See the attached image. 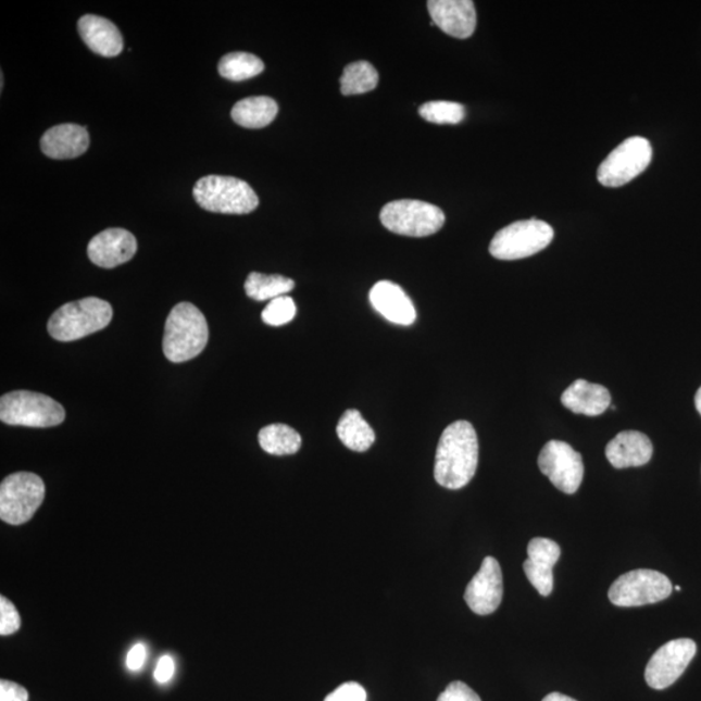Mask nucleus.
Listing matches in <instances>:
<instances>
[{"label": "nucleus", "instance_id": "b1692460", "mask_svg": "<svg viewBox=\"0 0 701 701\" xmlns=\"http://www.w3.org/2000/svg\"><path fill=\"white\" fill-rule=\"evenodd\" d=\"M259 445L270 455H293L302 447V437L289 425L272 424L260 430Z\"/></svg>", "mask_w": 701, "mask_h": 701}, {"label": "nucleus", "instance_id": "5701e85b", "mask_svg": "<svg viewBox=\"0 0 701 701\" xmlns=\"http://www.w3.org/2000/svg\"><path fill=\"white\" fill-rule=\"evenodd\" d=\"M337 434L340 442L347 449L355 452L368 451L374 440H376V434H374L371 425L366 423L362 413L356 410L345 412L342 418L339 420Z\"/></svg>", "mask_w": 701, "mask_h": 701}, {"label": "nucleus", "instance_id": "a211bd4d", "mask_svg": "<svg viewBox=\"0 0 701 701\" xmlns=\"http://www.w3.org/2000/svg\"><path fill=\"white\" fill-rule=\"evenodd\" d=\"M652 455L651 439L646 434L636 430L618 433L605 449L608 462L616 470L643 466L650 463Z\"/></svg>", "mask_w": 701, "mask_h": 701}, {"label": "nucleus", "instance_id": "f03ea898", "mask_svg": "<svg viewBox=\"0 0 701 701\" xmlns=\"http://www.w3.org/2000/svg\"><path fill=\"white\" fill-rule=\"evenodd\" d=\"M209 334L203 313L191 303H179L166 318L164 355L172 363L189 362L203 352Z\"/></svg>", "mask_w": 701, "mask_h": 701}, {"label": "nucleus", "instance_id": "6ab92c4d", "mask_svg": "<svg viewBox=\"0 0 701 701\" xmlns=\"http://www.w3.org/2000/svg\"><path fill=\"white\" fill-rule=\"evenodd\" d=\"M90 146V136L85 126L62 124L47 130L41 139L46 157L57 160L75 159L84 155Z\"/></svg>", "mask_w": 701, "mask_h": 701}, {"label": "nucleus", "instance_id": "a878e982", "mask_svg": "<svg viewBox=\"0 0 701 701\" xmlns=\"http://www.w3.org/2000/svg\"><path fill=\"white\" fill-rule=\"evenodd\" d=\"M265 65L256 55L249 52H231L220 60V76L230 82H245L260 75Z\"/></svg>", "mask_w": 701, "mask_h": 701}, {"label": "nucleus", "instance_id": "4be33fe9", "mask_svg": "<svg viewBox=\"0 0 701 701\" xmlns=\"http://www.w3.org/2000/svg\"><path fill=\"white\" fill-rule=\"evenodd\" d=\"M278 115V104L270 97H251L233 107L234 123L247 129H262Z\"/></svg>", "mask_w": 701, "mask_h": 701}, {"label": "nucleus", "instance_id": "e433bc0d", "mask_svg": "<svg viewBox=\"0 0 701 701\" xmlns=\"http://www.w3.org/2000/svg\"><path fill=\"white\" fill-rule=\"evenodd\" d=\"M696 405H697V410H698V412L700 413V416H701V387L698 390L697 396H696Z\"/></svg>", "mask_w": 701, "mask_h": 701}, {"label": "nucleus", "instance_id": "423d86ee", "mask_svg": "<svg viewBox=\"0 0 701 701\" xmlns=\"http://www.w3.org/2000/svg\"><path fill=\"white\" fill-rule=\"evenodd\" d=\"M379 218L387 230L415 238L429 237L442 229L446 223L439 206L410 199L387 203Z\"/></svg>", "mask_w": 701, "mask_h": 701}, {"label": "nucleus", "instance_id": "39448f33", "mask_svg": "<svg viewBox=\"0 0 701 701\" xmlns=\"http://www.w3.org/2000/svg\"><path fill=\"white\" fill-rule=\"evenodd\" d=\"M64 418V406L45 393L18 390L0 399V420L7 425L51 427Z\"/></svg>", "mask_w": 701, "mask_h": 701}, {"label": "nucleus", "instance_id": "f3484780", "mask_svg": "<svg viewBox=\"0 0 701 701\" xmlns=\"http://www.w3.org/2000/svg\"><path fill=\"white\" fill-rule=\"evenodd\" d=\"M370 300L373 309L392 324L410 326L415 324L417 313L405 291L391 280H379L372 287Z\"/></svg>", "mask_w": 701, "mask_h": 701}, {"label": "nucleus", "instance_id": "412c9836", "mask_svg": "<svg viewBox=\"0 0 701 701\" xmlns=\"http://www.w3.org/2000/svg\"><path fill=\"white\" fill-rule=\"evenodd\" d=\"M611 402V393L606 387L587 383L586 379L574 380L561 397V403L565 409L577 415L591 417L603 415L610 409Z\"/></svg>", "mask_w": 701, "mask_h": 701}, {"label": "nucleus", "instance_id": "f704fd0d", "mask_svg": "<svg viewBox=\"0 0 701 701\" xmlns=\"http://www.w3.org/2000/svg\"><path fill=\"white\" fill-rule=\"evenodd\" d=\"M147 658L146 647L142 643H137L128 653L126 658V666L132 672H139L145 665Z\"/></svg>", "mask_w": 701, "mask_h": 701}, {"label": "nucleus", "instance_id": "f8f14e48", "mask_svg": "<svg viewBox=\"0 0 701 701\" xmlns=\"http://www.w3.org/2000/svg\"><path fill=\"white\" fill-rule=\"evenodd\" d=\"M692 639L671 640L653 653L646 667V683L653 690H664L677 683L697 654Z\"/></svg>", "mask_w": 701, "mask_h": 701}, {"label": "nucleus", "instance_id": "bb28decb", "mask_svg": "<svg viewBox=\"0 0 701 701\" xmlns=\"http://www.w3.org/2000/svg\"><path fill=\"white\" fill-rule=\"evenodd\" d=\"M378 79V72L371 63H352L346 66L340 77V90L343 96H359L376 89Z\"/></svg>", "mask_w": 701, "mask_h": 701}, {"label": "nucleus", "instance_id": "7c9ffc66", "mask_svg": "<svg viewBox=\"0 0 701 701\" xmlns=\"http://www.w3.org/2000/svg\"><path fill=\"white\" fill-rule=\"evenodd\" d=\"M437 701H483L477 692H474L470 686L460 680H455L440 693Z\"/></svg>", "mask_w": 701, "mask_h": 701}, {"label": "nucleus", "instance_id": "1a4fd4ad", "mask_svg": "<svg viewBox=\"0 0 701 701\" xmlns=\"http://www.w3.org/2000/svg\"><path fill=\"white\" fill-rule=\"evenodd\" d=\"M673 586L665 574L651 569H637L614 580L608 598L617 606H640L663 602L669 598Z\"/></svg>", "mask_w": 701, "mask_h": 701}, {"label": "nucleus", "instance_id": "0eeeda50", "mask_svg": "<svg viewBox=\"0 0 701 701\" xmlns=\"http://www.w3.org/2000/svg\"><path fill=\"white\" fill-rule=\"evenodd\" d=\"M46 487L35 473L11 474L0 485V518L10 525H23L43 503Z\"/></svg>", "mask_w": 701, "mask_h": 701}, {"label": "nucleus", "instance_id": "7ed1b4c3", "mask_svg": "<svg viewBox=\"0 0 701 701\" xmlns=\"http://www.w3.org/2000/svg\"><path fill=\"white\" fill-rule=\"evenodd\" d=\"M112 315V306L105 300L84 298L60 306L51 316L47 329L53 339L73 342L103 330L110 325Z\"/></svg>", "mask_w": 701, "mask_h": 701}, {"label": "nucleus", "instance_id": "ddd939ff", "mask_svg": "<svg viewBox=\"0 0 701 701\" xmlns=\"http://www.w3.org/2000/svg\"><path fill=\"white\" fill-rule=\"evenodd\" d=\"M503 573L496 558L487 556L480 569L466 586L464 599L471 610L487 616L496 612L503 600Z\"/></svg>", "mask_w": 701, "mask_h": 701}, {"label": "nucleus", "instance_id": "dca6fc26", "mask_svg": "<svg viewBox=\"0 0 701 701\" xmlns=\"http://www.w3.org/2000/svg\"><path fill=\"white\" fill-rule=\"evenodd\" d=\"M527 560L524 572L530 584L542 597H550L553 590V566L556 565L561 549L556 542L547 538H534L527 546Z\"/></svg>", "mask_w": 701, "mask_h": 701}, {"label": "nucleus", "instance_id": "393cba45", "mask_svg": "<svg viewBox=\"0 0 701 701\" xmlns=\"http://www.w3.org/2000/svg\"><path fill=\"white\" fill-rule=\"evenodd\" d=\"M296 283L291 278L279 275H262V273L252 272L246 279L245 291L253 300L265 302L292 291Z\"/></svg>", "mask_w": 701, "mask_h": 701}, {"label": "nucleus", "instance_id": "20e7f679", "mask_svg": "<svg viewBox=\"0 0 701 701\" xmlns=\"http://www.w3.org/2000/svg\"><path fill=\"white\" fill-rule=\"evenodd\" d=\"M192 193L203 210L225 215H247L259 206L256 192L249 184L236 177L200 178Z\"/></svg>", "mask_w": 701, "mask_h": 701}, {"label": "nucleus", "instance_id": "9b49d317", "mask_svg": "<svg viewBox=\"0 0 701 701\" xmlns=\"http://www.w3.org/2000/svg\"><path fill=\"white\" fill-rule=\"evenodd\" d=\"M540 472L549 478L558 490L576 493L584 480V460L571 445L561 440H550L539 453Z\"/></svg>", "mask_w": 701, "mask_h": 701}, {"label": "nucleus", "instance_id": "2eb2a0df", "mask_svg": "<svg viewBox=\"0 0 701 701\" xmlns=\"http://www.w3.org/2000/svg\"><path fill=\"white\" fill-rule=\"evenodd\" d=\"M433 24L446 35L466 39L477 26L476 7L472 0H430L427 2Z\"/></svg>", "mask_w": 701, "mask_h": 701}, {"label": "nucleus", "instance_id": "72a5a7b5", "mask_svg": "<svg viewBox=\"0 0 701 701\" xmlns=\"http://www.w3.org/2000/svg\"><path fill=\"white\" fill-rule=\"evenodd\" d=\"M173 674H175V660L168 656V654H165V656L159 660L153 677H155L159 684L164 685L170 683Z\"/></svg>", "mask_w": 701, "mask_h": 701}, {"label": "nucleus", "instance_id": "c85d7f7f", "mask_svg": "<svg viewBox=\"0 0 701 701\" xmlns=\"http://www.w3.org/2000/svg\"><path fill=\"white\" fill-rule=\"evenodd\" d=\"M297 316V304L290 297H279L271 300L262 313L263 322L270 326H283L292 322Z\"/></svg>", "mask_w": 701, "mask_h": 701}, {"label": "nucleus", "instance_id": "2f4dec72", "mask_svg": "<svg viewBox=\"0 0 701 701\" xmlns=\"http://www.w3.org/2000/svg\"><path fill=\"white\" fill-rule=\"evenodd\" d=\"M325 701H366V692L362 685L347 683L329 693Z\"/></svg>", "mask_w": 701, "mask_h": 701}, {"label": "nucleus", "instance_id": "473e14b6", "mask_svg": "<svg viewBox=\"0 0 701 701\" xmlns=\"http://www.w3.org/2000/svg\"><path fill=\"white\" fill-rule=\"evenodd\" d=\"M29 693L18 684L11 680H0V701H28Z\"/></svg>", "mask_w": 701, "mask_h": 701}, {"label": "nucleus", "instance_id": "c756f323", "mask_svg": "<svg viewBox=\"0 0 701 701\" xmlns=\"http://www.w3.org/2000/svg\"><path fill=\"white\" fill-rule=\"evenodd\" d=\"M20 626H22V618L16 606L5 597H0V636H12Z\"/></svg>", "mask_w": 701, "mask_h": 701}, {"label": "nucleus", "instance_id": "4c0bfd02", "mask_svg": "<svg viewBox=\"0 0 701 701\" xmlns=\"http://www.w3.org/2000/svg\"><path fill=\"white\" fill-rule=\"evenodd\" d=\"M676 591H680V586H676Z\"/></svg>", "mask_w": 701, "mask_h": 701}, {"label": "nucleus", "instance_id": "6e6552de", "mask_svg": "<svg viewBox=\"0 0 701 701\" xmlns=\"http://www.w3.org/2000/svg\"><path fill=\"white\" fill-rule=\"evenodd\" d=\"M552 226L531 218L505 226L496 234L490 243V253L498 260H520L536 255L552 242Z\"/></svg>", "mask_w": 701, "mask_h": 701}, {"label": "nucleus", "instance_id": "f257e3e1", "mask_svg": "<svg viewBox=\"0 0 701 701\" xmlns=\"http://www.w3.org/2000/svg\"><path fill=\"white\" fill-rule=\"evenodd\" d=\"M478 437L467 421H456L440 436L434 465V478L449 490L463 489L478 466Z\"/></svg>", "mask_w": 701, "mask_h": 701}, {"label": "nucleus", "instance_id": "cd10ccee", "mask_svg": "<svg viewBox=\"0 0 701 701\" xmlns=\"http://www.w3.org/2000/svg\"><path fill=\"white\" fill-rule=\"evenodd\" d=\"M420 116L426 122L438 125H455L462 123L465 117V107L447 100H436L420 107Z\"/></svg>", "mask_w": 701, "mask_h": 701}, {"label": "nucleus", "instance_id": "9d476101", "mask_svg": "<svg viewBox=\"0 0 701 701\" xmlns=\"http://www.w3.org/2000/svg\"><path fill=\"white\" fill-rule=\"evenodd\" d=\"M652 155V146L649 140L642 137L627 138L600 164L599 183L606 187L629 184L640 173L649 168Z\"/></svg>", "mask_w": 701, "mask_h": 701}, {"label": "nucleus", "instance_id": "4468645a", "mask_svg": "<svg viewBox=\"0 0 701 701\" xmlns=\"http://www.w3.org/2000/svg\"><path fill=\"white\" fill-rule=\"evenodd\" d=\"M137 239L125 229L113 228L97 234L88 246L91 262L100 268H116L136 255Z\"/></svg>", "mask_w": 701, "mask_h": 701}, {"label": "nucleus", "instance_id": "c9c22d12", "mask_svg": "<svg viewBox=\"0 0 701 701\" xmlns=\"http://www.w3.org/2000/svg\"><path fill=\"white\" fill-rule=\"evenodd\" d=\"M542 701H577V700L571 697H566L564 696V693L552 692V693H549V696H547Z\"/></svg>", "mask_w": 701, "mask_h": 701}, {"label": "nucleus", "instance_id": "aec40b11", "mask_svg": "<svg viewBox=\"0 0 701 701\" xmlns=\"http://www.w3.org/2000/svg\"><path fill=\"white\" fill-rule=\"evenodd\" d=\"M77 28L86 46L100 57L115 58L124 50L122 33L109 18L85 15L78 20Z\"/></svg>", "mask_w": 701, "mask_h": 701}]
</instances>
